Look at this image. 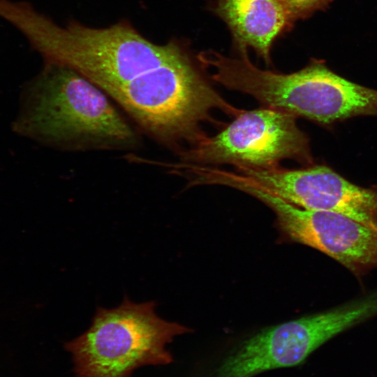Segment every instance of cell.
Segmentation results:
<instances>
[{
  "mask_svg": "<svg viewBox=\"0 0 377 377\" xmlns=\"http://www.w3.org/2000/svg\"><path fill=\"white\" fill-rule=\"evenodd\" d=\"M20 131L64 151H135L141 132L96 85L75 70L45 62L32 81Z\"/></svg>",
  "mask_w": 377,
  "mask_h": 377,
  "instance_id": "cell-1",
  "label": "cell"
},
{
  "mask_svg": "<svg viewBox=\"0 0 377 377\" xmlns=\"http://www.w3.org/2000/svg\"><path fill=\"white\" fill-rule=\"evenodd\" d=\"M214 80L250 95L267 108L320 124L357 116H377V90L348 80L314 60L283 74L257 68L246 52L238 58L220 57Z\"/></svg>",
  "mask_w": 377,
  "mask_h": 377,
  "instance_id": "cell-2",
  "label": "cell"
},
{
  "mask_svg": "<svg viewBox=\"0 0 377 377\" xmlns=\"http://www.w3.org/2000/svg\"><path fill=\"white\" fill-rule=\"evenodd\" d=\"M155 307L125 296L115 308H97L88 330L64 345L75 377H131L142 366L171 364L167 344L192 330L160 318Z\"/></svg>",
  "mask_w": 377,
  "mask_h": 377,
  "instance_id": "cell-3",
  "label": "cell"
},
{
  "mask_svg": "<svg viewBox=\"0 0 377 377\" xmlns=\"http://www.w3.org/2000/svg\"><path fill=\"white\" fill-rule=\"evenodd\" d=\"M296 117L267 107L242 111L217 135H207L179 152V161L266 168L293 159L311 165L309 140L297 126Z\"/></svg>",
  "mask_w": 377,
  "mask_h": 377,
  "instance_id": "cell-4",
  "label": "cell"
},
{
  "mask_svg": "<svg viewBox=\"0 0 377 377\" xmlns=\"http://www.w3.org/2000/svg\"><path fill=\"white\" fill-rule=\"evenodd\" d=\"M362 304L350 300L325 311L267 327L244 340L217 368L213 377H253L300 365L338 334L364 323Z\"/></svg>",
  "mask_w": 377,
  "mask_h": 377,
  "instance_id": "cell-5",
  "label": "cell"
},
{
  "mask_svg": "<svg viewBox=\"0 0 377 377\" xmlns=\"http://www.w3.org/2000/svg\"><path fill=\"white\" fill-rule=\"evenodd\" d=\"M233 186L271 208L288 239L323 253L357 279L377 269V230L341 214L297 207L243 177Z\"/></svg>",
  "mask_w": 377,
  "mask_h": 377,
  "instance_id": "cell-6",
  "label": "cell"
},
{
  "mask_svg": "<svg viewBox=\"0 0 377 377\" xmlns=\"http://www.w3.org/2000/svg\"><path fill=\"white\" fill-rule=\"evenodd\" d=\"M237 169L258 188L293 205L341 214L377 230V186H358L324 165Z\"/></svg>",
  "mask_w": 377,
  "mask_h": 377,
  "instance_id": "cell-7",
  "label": "cell"
},
{
  "mask_svg": "<svg viewBox=\"0 0 377 377\" xmlns=\"http://www.w3.org/2000/svg\"><path fill=\"white\" fill-rule=\"evenodd\" d=\"M215 10L240 50L251 47L267 61L274 40L293 22L279 0H219Z\"/></svg>",
  "mask_w": 377,
  "mask_h": 377,
  "instance_id": "cell-8",
  "label": "cell"
},
{
  "mask_svg": "<svg viewBox=\"0 0 377 377\" xmlns=\"http://www.w3.org/2000/svg\"><path fill=\"white\" fill-rule=\"evenodd\" d=\"M292 22L325 9L334 0H279Z\"/></svg>",
  "mask_w": 377,
  "mask_h": 377,
  "instance_id": "cell-9",
  "label": "cell"
}]
</instances>
